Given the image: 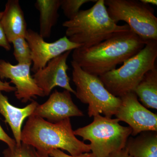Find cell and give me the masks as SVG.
I'll return each mask as SVG.
<instances>
[{
  "label": "cell",
  "instance_id": "e0dca14e",
  "mask_svg": "<svg viewBox=\"0 0 157 157\" xmlns=\"http://www.w3.org/2000/svg\"><path fill=\"white\" fill-rule=\"evenodd\" d=\"M144 107L157 109V69L148 71L134 90Z\"/></svg>",
  "mask_w": 157,
  "mask_h": 157
},
{
  "label": "cell",
  "instance_id": "2e32d148",
  "mask_svg": "<svg viewBox=\"0 0 157 157\" xmlns=\"http://www.w3.org/2000/svg\"><path fill=\"white\" fill-rule=\"evenodd\" d=\"M35 6L39 12V34L44 39L49 38L59 17L61 0H37Z\"/></svg>",
  "mask_w": 157,
  "mask_h": 157
},
{
  "label": "cell",
  "instance_id": "5b68a950",
  "mask_svg": "<svg viewBox=\"0 0 157 157\" xmlns=\"http://www.w3.org/2000/svg\"><path fill=\"white\" fill-rule=\"evenodd\" d=\"M118 119L103 116L94 117L92 122L74 131L75 136L89 140L91 151L94 157H109L111 154L125 148L132 136V129L119 123Z\"/></svg>",
  "mask_w": 157,
  "mask_h": 157
},
{
  "label": "cell",
  "instance_id": "ffe728a7",
  "mask_svg": "<svg viewBox=\"0 0 157 157\" xmlns=\"http://www.w3.org/2000/svg\"><path fill=\"white\" fill-rule=\"evenodd\" d=\"M92 0H61V6L63 14L68 20L76 17L82 5L90 2H96Z\"/></svg>",
  "mask_w": 157,
  "mask_h": 157
},
{
  "label": "cell",
  "instance_id": "603a6c76",
  "mask_svg": "<svg viewBox=\"0 0 157 157\" xmlns=\"http://www.w3.org/2000/svg\"><path fill=\"white\" fill-rule=\"evenodd\" d=\"M0 46L9 51L11 48V45L8 41L5 31L0 22Z\"/></svg>",
  "mask_w": 157,
  "mask_h": 157
},
{
  "label": "cell",
  "instance_id": "9a60e30c",
  "mask_svg": "<svg viewBox=\"0 0 157 157\" xmlns=\"http://www.w3.org/2000/svg\"><path fill=\"white\" fill-rule=\"evenodd\" d=\"M125 149L132 157H157V132L147 131L130 136Z\"/></svg>",
  "mask_w": 157,
  "mask_h": 157
},
{
  "label": "cell",
  "instance_id": "d6986e66",
  "mask_svg": "<svg viewBox=\"0 0 157 157\" xmlns=\"http://www.w3.org/2000/svg\"><path fill=\"white\" fill-rule=\"evenodd\" d=\"M3 157H50L49 155L38 151L30 145L21 142L13 147H8L3 151Z\"/></svg>",
  "mask_w": 157,
  "mask_h": 157
},
{
  "label": "cell",
  "instance_id": "8fae6325",
  "mask_svg": "<svg viewBox=\"0 0 157 157\" xmlns=\"http://www.w3.org/2000/svg\"><path fill=\"white\" fill-rule=\"evenodd\" d=\"M71 51L66 52L48 62L43 69L34 73L33 78L45 96L50 94L54 88L59 86L75 95L76 91L71 87L70 78L67 71L69 67L67 60Z\"/></svg>",
  "mask_w": 157,
  "mask_h": 157
},
{
  "label": "cell",
  "instance_id": "52a82bcc",
  "mask_svg": "<svg viewBox=\"0 0 157 157\" xmlns=\"http://www.w3.org/2000/svg\"><path fill=\"white\" fill-rule=\"evenodd\" d=\"M109 17L117 24L127 23L130 29L145 42L157 40V18L149 5L137 0H104Z\"/></svg>",
  "mask_w": 157,
  "mask_h": 157
},
{
  "label": "cell",
  "instance_id": "8992f818",
  "mask_svg": "<svg viewBox=\"0 0 157 157\" xmlns=\"http://www.w3.org/2000/svg\"><path fill=\"white\" fill-rule=\"evenodd\" d=\"M71 64L72 80L76 86L75 96L82 103L88 105L89 117L102 114L112 118L115 115L121 104L120 98L110 94L99 76L85 72L73 60Z\"/></svg>",
  "mask_w": 157,
  "mask_h": 157
},
{
  "label": "cell",
  "instance_id": "277c9868",
  "mask_svg": "<svg viewBox=\"0 0 157 157\" xmlns=\"http://www.w3.org/2000/svg\"><path fill=\"white\" fill-rule=\"evenodd\" d=\"M157 57V40L147 41L139 52L126 61L121 67L99 78L110 94L120 98L134 91L144 75L155 67Z\"/></svg>",
  "mask_w": 157,
  "mask_h": 157
},
{
  "label": "cell",
  "instance_id": "ac0fdd59",
  "mask_svg": "<svg viewBox=\"0 0 157 157\" xmlns=\"http://www.w3.org/2000/svg\"><path fill=\"white\" fill-rule=\"evenodd\" d=\"M11 43L14 48L13 55L18 64H32L31 49L25 37H18L14 39Z\"/></svg>",
  "mask_w": 157,
  "mask_h": 157
},
{
  "label": "cell",
  "instance_id": "7c38bea8",
  "mask_svg": "<svg viewBox=\"0 0 157 157\" xmlns=\"http://www.w3.org/2000/svg\"><path fill=\"white\" fill-rule=\"evenodd\" d=\"M32 115L56 123L73 117H82L84 114L74 104L70 92L55 90L46 102L38 105Z\"/></svg>",
  "mask_w": 157,
  "mask_h": 157
},
{
  "label": "cell",
  "instance_id": "7a4b0ae2",
  "mask_svg": "<svg viewBox=\"0 0 157 157\" xmlns=\"http://www.w3.org/2000/svg\"><path fill=\"white\" fill-rule=\"evenodd\" d=\"M21 141L48 155L54 149L66 151L73 156L91 151L90 144L74 135L70 118L52 123L32 115L22 130Z\"/></svg>",
  "mask_w": 157,
  "mask_h": 157
},
{
  "label": "cell",
  "instance_id": "cb8c5ba5",
  "mask_svg": "<svg viewBox=\"0 0 157 157\" xmlns=\"http://www.w3.org/2000/svg\"><path fill=\"white\" fill-rule=\"evenodd\" d=\"M16 90L14 86L10 85V82H3L0 80V91H5L10 93L11 92H15Z\"/></svg>",
  "mask_w": 157,
  "mask_h": 157
},
{
  "label": "cell",
  "instance_id": "4316f807",
  "mask_svg": "<svg viewBox=\"0 0 157 157\" xmlns=\"http://www.w3.org/2000/svg\"><path fill=\"white\" fill-rule=\"evenodd\" d=\"M3 11H0V20L2 18V16Z\"/></svg>",
  "mask_w": 157,
  "mask_h": 157
},
{
  "label": "cell",
  "instance_id": "3957f363",
  "mask_svg": "<svg viewBox=\"0 0 157 157\" xmlns=\"http://www.w3.org/2000/svg\"><path fill=\"white\" fill-rule=\"evenodd\" d=\"M70 41L89 48L122 32L130 30L127 24L118 25L109 17L104 0H98L93 7L80 10L76 17L63 23Z\"/></svg>",
  "mask_w": 157,
  "mask_h": 157
},
{
  "label": "cell",
  "instance_id": "484cf974",
  "mask_svg": "<svg viewBox=\"0 0 157 157\" xmlns=\"http://www.w3.org/2000/svg\"><path fill=\"white\" fill-rule=\"evenodd\" d=\"M140 1L147 5L151 4L155 6H157V0H140Z\"/></svg>",
  "mask_w": 157,
  "mask_h": 157
},
{
  "label": "cell",
  "instance_id": "6da1fadb",
  "mask_svg": "<svg viewBox=\"0 0 157 157\" xmlns=\"http://www.w3.org/2000/svg\"><path fill=\"white\" fill-rule=\"evenodd\" d=\"M146 42L130 29L91 47L74 49L73 61L85 72L100 76L137 54Z\"/></svg>",
  "mask_w": 157,
  "mask_h": 157
},
{
  "label": "cell",
  "instance_id": "44dd1931",
  "mask_svg": "<svg viewBox=\"0 0 157 157\" xmlns=\"http://www.w3.org/2000/svg\"><path fill=\"white\" fill-rule=\"evenodd\" d=\"M49 156L51 157H94L92 153L88 152L81 154L76 156L67 154L59 149L52 150L49 153Z\"/></svg>",
  "mask_w": 157,
  "mask_h": 157
},
{
  "label": "cell",
  "instance_id": "4fadbf2b",
  "mask_svg": "<svg viewBox=\"0 0 157 157\" xmlns=\"http://www.w3.org/2000/svg\"><path fill=\"white\" fill-rule=\"evenodd\" d=\"M39 105L37 101H33L23 108H18L9 103L7 96L0 91V113L5 118V122L9 124L17 145H21L22 125L24 121L29 117Z\"/></svg>",
  "mask_w": 157,
  "mask_h": 157
},
{
  "label": "cell",
  "instance_id": "5bb4252c",
  "mask_svg": "<svg viewBox=\"0 0 157 157\" xmlns=\"http://www.w3.org/2000/svg\"><path fill=\"white\" fill-rule=\"evenodd\" d=\"M9 43L20 37H25L27 24L18 0H9L0 20Z\"/></svg>",
  "mask_w": 157,
  "mask_h": 157
},
{
  "label": "cell",
  "instance_id": "30bf717a",
  "mask_svg": "<svg viewBox=\"0 0 157 157\" xmlns=\"http://www.w3.org/2000/svg\"><path fill=\"white\" fill-rule=\"evenodd\" d=\"M32 64L14 65L0 59V78L10 79L15 85V96L23 103L32 101V98L45 97L42 90L36 84L30 70Z\"/></svg>",
  "mask_w": 157,
  "mask_h": 157
},
{
  "label": "cell",
  "instance_id": "9c48e42d",
  "mask_svg": "<svg viewBox=\"0 0 157 157\" xmlns=\"http://www.w3.org/2000/svg\"><path fill=\"white\" fill-rule=\"evenodd\" d=\"M25 37L31 49L33 63L32 71L34 73L45 67L52 59L81 46L71 42L66 36L54 42H45L39 33L31 29H27Z\"/></svg>",
  "mask_w": 157,
  "mask_h": 157
},
{
  "label": "cell",
  "instance_id": "d4e9b609",
  "mask_svg": "<svg viewBox=\"0 0 157 157\" xmlns=\"http://www.w3.org/2000/svg\"><path fill=\"white\" fill-rule=\"evenodd\" d=\"M109 157H132L128 154L125 149L124 148L119 151L111 154Z\"/></svg>",
  "mask_w": 157,
  "mask_h": 157
},
{
  "label": "cell",
  "instance_id": "ba28073f",
  "mask_svg": "<svg viewBox=\"0 0 157 157\" xmlns=\"http://www.w3.org/2000/svg\"><path fill=\"white\" fill-rule=\"evenodd\" d=\"M120 98L121 104L114 116L120 121L128 124L132 129V136L147 131L157 132V114L144 107L134 92Z\"/></svg>",
  "mask_w": 157,
  "mask_h": 157
},
{
  "label": "cell",
  "instance_id": "7402d4cb",
  "mask_svg": "<svg viewBox=\"0 0 157 157\" xmlns=\"http://www.w3.org/2000/svg\"><path fill=\"white\" fill-rule=\"evenodd\" d=\"M0 140L5 142L8 145V147H12L16 145L15 140L11 138L3 130L0 125Z\"/></svg>",
  "mask_w": 157,
  "mask_h": 157
}]
</instances>
